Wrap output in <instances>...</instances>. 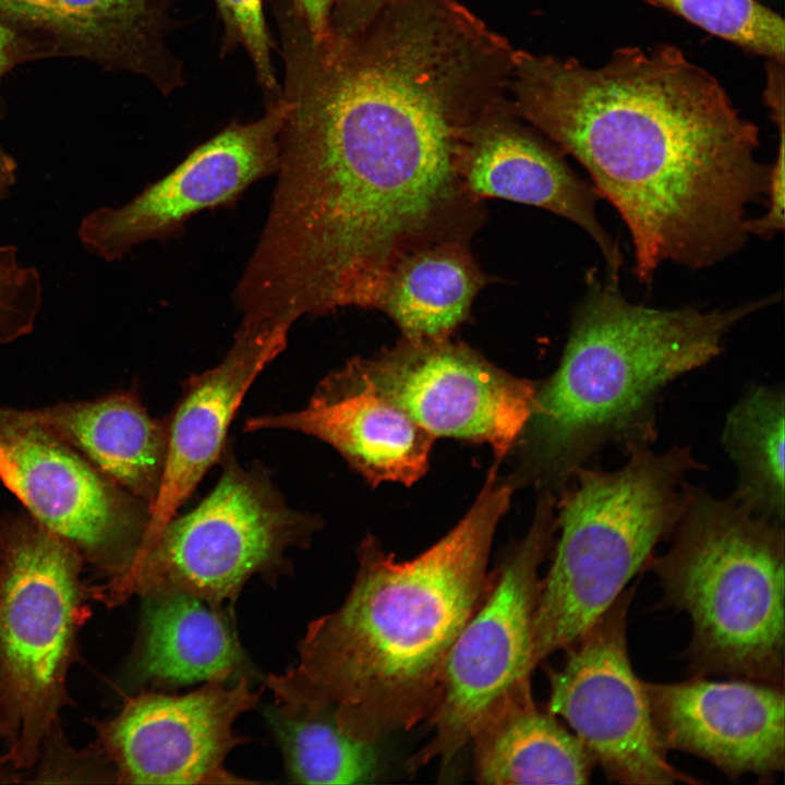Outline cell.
<instances>
[{
    "instance_id": "obj_6",
    "label": "cell",
    "mask_w": 785,
    "mask_h": 785,
    "mask_svg": "<svg viewBox=\"0 0 785 785\" xmlns=\"http://www.w3.org/2000/svg\"><path fill=\"white\" fill-rule=\"evenodd\" d=\"M615 470L578 468L556 496L559 536L533 620V662L565 650L648 567L681 514L687 483L706 466L689 445L628 452Z\"/></svg>"
},
{
    "instance_id": "obj_28",
    "label": "cell",
    "mask_w": 785,
    "mask_h": 785,
    "mask_svg": "<svg viewBox=\"0 0 785 785\" xmlns=\"http://www.w3.org/2000/svg\"><path fill=\"white\" fill-rule=\"evenodd\" d=\"M225 26L227 48L241 46L249 55L257 80L274 100L280 96L273 64L274 43L269 35L263 0H215Z\"/></svg>"
},
{
    "instance_id": "obj_34",
    "label": "cell",
    "mask_w": 785,
    "mask_h": 785,
    "mask_svg": "<svg viewBox=\"0 0 785 785\" xmlns=\"http://www.w3.org/2000/svg\"><path fill=\"white\" fill-rule=\"evenodd\" d=\"M25 773L3 754L0 756V784L23 783Z\"/></svg>"
},
{
    "instance_id": "obj_25",
    "label": "cell",
    "mask_w": 785,
    "mask_h": 785,
    "mask_svg": "<svg viewBox=\"0 0 785 785\" xmlns=\"http://www.w3.org/2000/svg\"><path fill=\"white\" fill-rule=\"evenodd\" d=\"M266 717L289 778L298 784H365L375 780V744L343 733L327 711H290L276 704Z\"/></svg>"
},
{
    "instance_id": "obj_1",
    "label": "cell",
    "mask_w": 785,
    "mask_h": 785,
    "mask_svg": "<svg viewBox=\"0 0 785 785\" xmlns=\"http://www.w3.org/2000/svg\"><path fill=\"white\" fill-rule=\"evenodd\" d=\"M279 98L276 184L233 292L242 313L292 326L376 309L403 258L481 226L458 170L476 100L439 57L402 44L299 56Z\"/></svg>"
},
{
    "instance_id": "obj_18",
    "label": "cell",
    "mask_w": 785,
    "mask_h": 785,
    "mask_svg": "<svg viewBox=\"0 0 785 785\" xmlns=\"http://www.w3.org/2000/svg\"><path fill=\"white\" fill-rule=\"evenodd\" d=\"M245 431L286 430L336 449L372 484L412 485L427 471L435 437L346 364L299 410L252 416Z\"/></svg>"
},
{
    "instance_id": "obj_17",
    "label": "cell",
    "mask_w": 785,
    "mask_h": 785,
    "mask_svg": "<svg viewBox=\"0 0 785 785\" xmlns=\"http://www.w3.org/2000/svg\"><path fill=\"white\" fill-rule=\"evenodd\" d=\"M459 174L479 200L502 198L546 209L584 230L618 278L623 254L596 216L599 195L557 149L520 121L510 98L471 130L458 157Z\"/></svg>"
},
{
    "instance_id": "obj_13",
    "label": "cell",
    "mask_w": 785,
    "mask_h": 785,
    "mask_svg": "<svg viewBox=\"0 0 785 785\" xmlns=\"http://www.w3.org/2000/svg\"><path fill=\"white\" fill-rule=\"evenodd\" d=\"M246 677L206 681L185 695L142 690L113 717L93 725L123 784H247L226 768L230 751L246 741L233 732L262 690Z\"/></svg>"
},
{
    "instance_id": "obj_2",
    "label": "cell",
    "mask_w": 785,
    "mask_h": 785,
    "mask_svg": "<svg viewBox=\"0 0 785 785\" xmlns=\"http://www.w3.org/2000/svg\"><path fill=\"white\" fill-rule=\"evenodd\" d=\"M510 99L617 210L641 282L664 263L702 269L746 244L770 181L759 129L678 47H621L593 68L515 50Z\"/></svg>"
},
{
    "instance_id": "obj_32",
    "label": "cell",
    "mask_w": 785,
    "mask_h": 785,
    "mask_svg": "<svg viewBox=\"0 0 785 785\" xmlns=\"http://www.w3.org/2000/svg\"><path fill=\"white\" fill-rule=\"evenodd\" d=\"M336 0H292L315 38L329 34V20Z\"/></svg>"
},
{
    "instance_id": "obj_4",
    "label": "cell",
    "mask_w": 785,
    "mask_h": 785,
    "mask_svg": "<svg viewBox=\"0 0 785 785\" xmlns=\"http://www.w3.org/2000/svg\"><path fill=\"white\" fill-rule=\"evenodd\" d=\"M560 361L536 392L517 444L524 479L557 496L609 446L652 447L665 390L713 361L729 331L775 295L702 311L632 303L618 279L587 276Z\"/></svg>"
},
{
    "instance_id": "obj_8",
    "label": "cell",
    "mask_w": 785,
    "mask_h": 785,
    "mask_svg": "<svg viewBox=\"0 0 785 785\" xmlns=\"http://www.w3.org/2000/svg\"><path fill=\"white\" fill-rule=\"evenodd\" d=\"M84 561L26 512L4 516L0 573V727L4 752L29 770L69 703L86 591Z\"/></svg>"
},
{
    "instance_id": "obj_14",
    "label": "cell",
    "mask_w": 785,
    "mask_h": 785,
    "mask_svg": "<svg viewBox=\"0 0 785 785\" xmlns=\"http://www.w3.org/2000/svg\"><path fill=\"white\" fill-rule=\"evenodd\" d=\"M283 111L279 97L270 100L259 119L229 123L124 205L88 213L77 228L83 247L116 262L140 244L181 234L203 210L234 203L250 185L275 174Z\"/></svg>"
},
{
    "instance_id": "obj_29",
    "label": "cell",
    "mask_w": 785,
    "mask_h": 785,
    "mask_svg": "<svg viewBox=\"0 0 785 785\" xmlns=\"http://www.w3.org/2000/svg\"><path fill=\"white\" fill-rule=\"evenodd\" d=\"M0 24L24 39L36 58L50 56L49 0H0Z\"/></svg>"
},
{
    "instance_id": "obj_9",
    "label": "cell",
    "mask_w": 785,
    "mask_h": 785,
    "mask_svg": "<svg viewBox=\"0 0 785 785\" xmlns=\"http://www.w3.org/2000/svg\"><path fill=\"white\" fill-rule=\"evenodd\" d=\"M556 531V496L540 492L529 531L491 572L482 602L450 649L439 702L428 721L434 735L409 760L410 770L438 760L445 772L485 715L514 690L531 684L539 570L553 550Z\"/></svg>"
},
{
    "instance_id": "obj_12",
    "label": "cell",
    "mask_w": 785,
    "mask_h": 785,
    "mask_svg": "<svg viewBox=\"0 0 785 785\" xmlns=\"http://www.w3.org/2000/svg\"><path fill=\"white\" fill-rule=\"evenodd\" d=\"M347 365L435 438L488 444L502 459L518 443L536 385L449 338L409 340Z\"/></svg>"
},
{
    "instance_id": "obj_11",
    "label": "cell",
    "mask_w": 785,
    "mask_h": 785,
    "mask_svg": "<svg viewBox=\"0 0 785 785\" xmlns=\"http://www.w3.org/2000/svg\"><path fill=\"white\" fill-rule=\"evenodd\" d=\"M636 585L626 588L568 648L561 667H546L547 710L563 717L609 782L654 785L698 781L667 759L627 643Z\"/></svg>"
},
{
    "instance_id": "obj_5",
    "label": "cell",
    "mask_w": 785,
    "mask_h": 785,
    "mask_svg": "<svg viewBox=\"0 0 785 785\" xmlns=\"http://www.w3.org/2000/svg\"><path fill=\"white\" fill-rule=\"evenodd\" d=\"M669 540L647 568L661 581L663 604L691 619L692 675L784 686V526L687 483Z\"/></svg>"
},
{
    "instance_id": "obj_16",
    "label": "cell",
    "mask_w": 785,
    "mask_h": 785,
    "mask_svg": "<svg viewBox=\"0 0 785 785\" xmlns=\"http://www.w3.org/2000/svg\"><path fill=\"white\" fill-rule=\"evenodd\" d=\"M290 326L243 322L222 359L191 376L168 421V446L144 545L150 542L221 458L227 434L247 390L286 348Z\"/></svg>"
},
{
    "instance_id": "obj_23",
    "label": "cell",
    "mask_w": 785,
    "mask_h": 785,
    "mask_svg": "<svg viewBox=\"0 0 785 785\" xmlns=\"http://www.w3.org/2000/svg\"><path fill=\"white\" fill-rule=\"evenodd\" d=\"M486 283L466 243H440L410 254L391 270L376 309L406 339H447L468 319Z\"/></svg>"
},
{
    "instance_id": "obj_31",
    "label": "cell",
    "mask_w": 785,
    "mask_h": 785,
    "mask_svg": "<svg viewBox=\"0 0 785 785\" xmlns=\"http://www.w3.org/2000/svg\"><path fill=\"white\" fill-rule=\"evenodd\" d=\"M36 59L28 44L16 33L0 24V81L22 61Z\"/></svg>"
},
{
    "instance_id": "obj_33",
    "label": "cell",
    "mask_w": 785,
    "mask_h": 785,
    "mask_svg": "<svg viewBox=\"0 0 785 785\" xmlns=\"http://www.w3.org/2000/svg\"><path fill=\"white\" fill-rule=\"evenodd\" d=\"M17 164L0 144V198L15 184Z\"/></svg>"
},
{
    "instance_id": "obj_10",
    "label": "cell",
    "mask_w": 785,
    "mask_h": 785,
    "mask_svg": "<svg viewBox=\"0 0 785 785\" xmlns=\"http://www.w3.org/2000/svg\"><path fill=\"white\" fill-rule=\"evenodd\" d=\"M0 480L38 524L73 547L112 583L134 564L150 508L78 451L32 420L0 406Z\"/></svg>"
},
{
    "instance_id": "obj_19",
    "label": "cell",
    "mask_w": 785,
    "mask_h": 785,
    "mask_svg": "<svg viewBox=\"0 0 785 785\" xmlns=\"http://www.w3.org/2000/svg\"><path fill=\"white\" fill-rule=\"evenodd\" d=\"M125 678L135 687L173 688L258 677L222 607L185 594L143 595Z\"/></svg>"
},
{
    "instance_id": "obj_20",
    "label": "cell",
    "mask_w": 785,
    "mask_h": 785,
    "mask_svg": "<svg viewBox=\"0 0 785 785\" xmlns=\"http://www.w3.org/2000/svg\"><path fill=\"white\" fill-rule=\"evenodd\" d=\"M24 411L152 508L166 464L168 421L150 415L138 392L118 390Z\"/></svg>"
},
{
    "instance_id": "obj_21",
    "label": "cell",
    "mask_w": 785,
    "mask_h": 785,
    "mask_svg": "<svg viewBox=\"0 0 785 785\" xmlns=\"http://www.w3.org/2000/svg\"><path fill=\"white\" fill-rule=\"evenodd\" d=\"M173 0H49L50 56H70L149 80L164 94L183 83L167 46Z\"/></svg>"
},
{
    "instance_id": "obj_30",
    "label": "cell",
    "mask_w": 785,
    "mask_h": 785,
    "mask_svg": "<svg viewBox=\"0 0 785 785\" xmlns=\"http://www.w3.org/2000/svg\"><path fill=\"white\" fill-rule=\"evenodd\" d=\"M392 0H336L329 20L331 31L348 34L362 27Z\"/></svg>"
},
{
    "instance_id": "obj_3",
    "label": "cell",
    "mask_w": 785,
    "mask_h": 785,
    "mask_svg": "<svg viewBox=\"0 0 785 785\" xmlns=\"http://www.w3.org/2000/svg\"><path fill=\"white\" fill-rule=\"evenodd\" d=\"M512 491L492 470L463 518L410 560L366 536L343 603L309 624L294 666L266 678L275 704L327 711L370 744L430 721L450 649L490 587L491 546Z\"/></svg>"
},
{
    "instance_id": "obj_26",
    "label": "cell",
    "mask_w": 785,
    "mask_h": 785,
    "mask_svg": "<svg viewBox=\"0 0 785 785\" xmlns=\"http://www.w3.org/2000/svg\"><path fill=\"white\" fill-rule=\"evenodd\" d=\"M744 50L784 63L783 17L758 0H643Z\"/></svg>"
},
{
    "instance_id": "obj_35",
    "label": "cell",
    "mask_w": 785,
    "mask_h": 785,
    "mask_svg": "<svg viewBox=\"0 0 785 785\" xmlns=\"http://www.w3.org/2000/svg\"><path fill=\"white\" fill-rule=\"evenodd\" d=\"M4 557V516L0 515V573Z\"/></svg>"
},
{
    "instance_id": "obj_36",
    "label": "cell",
    "mask_w": 785,
    "mask_h": 785,
    "mask_svg": "<svg viewBox=\"0 0 785 785\" xmlns=\"http://www.w3.org/2000/svg\"><path fill=\"white\" fill-rule=\"evenodd\" d=\"M0 741H2V730H1V727H0Z\"/></svg>"
},
{
    "instance_id": "obj_22",
    "label": "cell",
    "mask_w": 785,
    "mask_h": 785,
    "mask_svg": "<svg viewBox=\"0 0 785 785\" xmlns=\"http://www.w3.org/2000/svg\"><path fill=\"white\" fill-rule=\"evenodd\" d=\"M470 742L475 780L481 784H588L596 766L575 733L547 709H539L531 684L497 703Z\"/></svg>"
},
{
    "instance_id": "obj_24",
    "label": "cell",
    "mask_w": 785,
    "mask_h": 785,
    "mask_svg": "<svg viewBox=\"0 0 785 785\" xmlns=\"http://www.w3.org/2000/svg\"><path fill=\"white\" fill-rule=\"evenodd\" d=\"M785 392L750 384L725 415L721 443L737 472L732 496L752 514L784 526Z\"/></svg>"
},
{
    "instance_id": "obj_27",
    "label": "cell",
    "mask_w": 785,
    "mask_h": 785,
    "mask_svg": "<svg viewBox=\"0 0 785 785\" xmlns=\"http://www.w3.org/2000/svg\"><path fill=\"white\" fill-rule=\"evenodd\" d=\"M23 783L111 784L117 783V774L97 740L77 749L68 741L58 721L45 736Z\"/></svg>"
},
{
    "instance_id": "obj_7",
    "label": "cell",
    "mask_w": 785,
    "mask_h": 785,
    "mask_svg": "<svg viewBox=\"0 0 785 785\" xmlns=\"http://www.w3.org/2000/svg\"><path fill=\"white\" fill-rule=\"evenodd\" d=\"M213 490L176 515L119 580L97 588L111 606L132 595L185 594L231 609L254 576L275 584L291 569L286 553L306 547L321 521L288 505L262 466L222 455Z\"/></svg>"
},
{
    "instance_id": "obj_15",
    "label": "cell",
    "mask_w": 785,
    "mask_h": 785,
    "mask_svg": "<svg viewBox=\"0 0 785 785\" xmlns=\"http://www.w3.org/2000/svg\"><path fill=\"white\" fill-rule=\"evenodd\" d=\"M665 749L700 757L730 780H774L785 764L784 686L692 675L679 683L644 681Z\"/></svg>"
}]
</instances>
